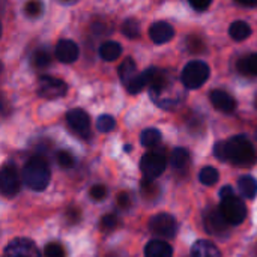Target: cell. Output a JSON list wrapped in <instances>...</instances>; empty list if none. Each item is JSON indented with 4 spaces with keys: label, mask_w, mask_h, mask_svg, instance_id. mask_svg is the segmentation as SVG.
I'll use <instances>...</instances> for the list:
<instances>
[{
    "label": "cell",
    "mask_w": 257,
    "mask_h": 257,
    "mask_svg": "<svg viewBox=\"0 0 257 257\" xmlns=\"http://www.w3.org/2000/svg\"><path fill=\"white\" fill-rule=\"evenodd\" d=\"M238 188L245 199H254L257 196V181L253 176H242L238 182Z\"/></svg>",
    "instance_id": "cell-20"
},
{
    "label": "cell",
    "mask_w": 257,
    "mask_h": 257,
    "mask_svg": "<svg viewBox=\"0 0 257 257\" xmlns=\"http://www.w3.org/2000/svg\"><path fill=\"white\" fill-rule=\"evenodd\" d=\"M158 185L154 182V179H143L142 182V194L146 199H155L158 196Z\"/></svg>",
    "instance_id": "cell-29"
},
{
    "label": "cell",
    "mask_w": 257,
    "mask_h": 257,
    "mask_svg": "<svg viewBox=\"0 0 257 257\" xmlns=\"http://www.w3.org/2000/svg\"><path fill=\"white\" fill-rule=\"evenodd\" d=\"M107 196V188L104 185H93L90 188V197L93 200H102Z\"/></svg>",
    "instance_id": "cell-35"
},
{
    "label": "cell",
    "mask_w": 257,
    "mask_h": 257,
    "mask_svg": "<svg viewBox=\"0 0 257 257\" xmlns=\"http://www.w3.org/2000/svg\"><path fill=\"white\" fill-rule=\"evenodd\" d=\"M209 99L212 105L223 113H233L236 110V101L224 90L215 89L209 93Z\"/></svg>",
    "instance_id": "cell-14"
},
{
    "label": "cell",
    "mask_w": 257,
    "mask_h": 257,
    "mask_svg": "<svg viewBox=\"0 0 257 257\" xmlns=\"http://www.w3.org/2000/svg\"><path fill=\"white\" fill-rule=\"evenodd\" d=\"M238 69L244 75H253L257 77V53L248 54L247 57H242L238 62Z\"/></svg>",
    "instance_id": "cell-23"
},
{
    "label": "cell",
    "mask_w": 257,
    "mask_h": 257,
    "mask_svg": "<svg viewBox=\"0 0 257 257\" xmlns=\"http://www.w3.org/2000/svg\"><path fill=\"white\" fill-rule=\"evenodd\" d=\"M145 256L146 257H173V250L172 247L160 239L151 241L146 248H145Z\"/></svg>",
    "instance_id": "cell-17"
},
{
    "label": "cell",
    "mask_w": 257,
    "mask_h": 257,
    "mask_svg": "<svg viewBox=\"0 0 257 257\" xmlns=\"http://www.w3.org/2000/svg\"><path fill=\"white\" fill-rule=\"evenodd\" d=\"M68 87L65 81L53 77H41L38 80V95L45 99H57L65 96Z\"/></svg>",
    "instance_id": "cell-9"
},
{
    "label": "cell",
    "mask_w": 257,
    "mask_h": 257,
    "mask_svg": "<svg viewBox=\"0 0 257 257\" xmlns=\"http://www.w3.org/2000/svg\"><path fill=\"white\" fill-rule=\"evenodd\" d=\"M78 45L71 39H62L56 45V57L62 63H72L78 59Z\"/></svg>",
    "instance_id": "cell-13"
},
{
    "label": "cell",
    "mask_w": 257,
    "mask_h": 257,
    "mask_svg": "<svg viewBox=\"0 0 257 257\" xmlns=\"http://www.w3.org/2000/svg\"><path fill=\"white\" fill-rule=\"evenodd\" d=\"M175 36V29L166 21H157L149 29V38L155 44H166Z\"/></svg>",
    "instance_id": "cell-15"
},
{
    "label": "cell",
    "mask_w": 257,
    "mask_h": 257,
    "mask_svg": "<svg viewBox=\"0 0 257 257\" xmlns=\"http://www.w3.org/2000/svg\"><path fill=\"white\" fill-rule=\"evenodd\" d=\"M0 36H2V24H0Z\"/></svg>",
    "instance_id": "cell-42"
},
{
    "label": "cell",
    "mask_w": 257,
    "mask_h": 257,
    "mask_svg": "<svg viewBox=\"0 0 257 257\" xmlns=\"http://www.w3.org/2000/svg\"><path fill=\"white\" fill-rule=\"evenodd\" d=\"M2 257H41L38 247L30 241L24 238L14 239L6 248Z\"/></svg>",
    "instance_id": "cell-11"
},
{
    "label": "cell",
    "mask_w": 257,
    "mask_h": 257,
    "mask_svg": "<svg viewBox=\"0 0 257 257\" xmlns=\"http://www.w3.org/2000/svg\"><path fill=\"white\" fill-rule=\"evenodd\" d=\"M68 217H69V221H71V223H75V221L78 220L80 214H78L77 209H69V211H68Z\"/></svg>",
    "instance_id": "cell-40"
},
{
    "label": "cell",
    "mask_w": 257,
    "mask_h": 257,
    "mask_svg": "<svg viewBox=\"0 0 257 257\" xmlns=\"http://www.w3.org/2000/svg\"><path fill=\"white\" fill-rule=\"evenodd\" d=\"M50 62H51V57H50V54L45 50L35 51V54L32 57V63L36 68H47L50 65Z\"/></svg>",
    "instance_id": "cell-30"
},
{
    "label": "cell",
    "mask_w": 257,
    "mask_h": 257,
    "mask_svg": "<svg viewBox=\"0 0 257 257\" xmlns=\"http://www.w3.org/2000/svg\"><path fill=\"white\" fill-rule=\"evenodd\" d=\"M229 35L235 41H244V39H247L251 35V27L245 21H235V23L230 24Z\"/></svg>",
    "instance_id": "cell-21"
},
{
    "label": "cell",
    "mask_w": 257,
    "mask_h": 257,
    "mask_svg": "<svg viewBox=\"0 0 257 257\" xmlns=\"http://www.w3.org/2000/svg\"><path fill=\"white\" fill-rule=\"evenodd\" d=\"M235 2L245 8H256L257 6V0H235Z\"/></svg>",
    "instance_id": "cell-39"
},
{
    "label": "cell",
    "mask_w": 257,
    "mask_h": 257,
    "mask_svg": "<svg viewBox=\"0 0 257 257\" xmlns=\"http://www.w3.org/2000/svg\"><path fill=\"white\" fill-rule=\"evenodd\" d=\"M137 74H139V72H137L136 62H134L131 57H126V59L120 63V66H119V77H120L122 83L126 86Z\"/></svg>",
    "instance_id": "cell-19"
},
{
    "label": "cell",
    "mask_w": 257,
    "mask_h": 257,
    "mask_svg": "<svg viewBox=\"0 0 257 257\" xmlns=\"http://www.w3.org/2000/svg\"><path fill=\"white\" fill-rule=\"evenodd\" d=\"M21 190V178L14 166L0 169V194L3 197H14Z\"/></svg>",
    "instance_id": "cell-6"
},
{
    "label": "cell",
    "mask_w": 257,
    "mask_h": 257,
    "mask_svg": "<svg viewBox=\"0 0 257 257\" xmlns=\"http://www.w3.org/2000/svg\"><path fill=\"white\" fill-rule=\"evenodd\" d=\"M114 126H116V120H114L113 116L102 114V116H99L98 120H96V128H98V131H101V133H110L111 130H114Z\"/></svg>",
    "instance_id": "cell-28"
},
{
    "label": "cell",
    "mask_w": 257,
    "mask_h": 257,
    "mask_svg": "<svg viewBox=\"0 0 257 257\" xmlns=\"http://www.w3.org/2000/svg\"><path fill=\"white\" fill-rule=\"evenodd\" d=\"M146 86H148L146 74H145V72H140V74H137V75L126 84V89H128L130 93H139V92H142Z\"/></svg>",
    "instance_id": "cell-26"
},
{
    "label": "cell",
    "mask_w": 257,
    "mask_h": 257,
    "mask_svg": "<svg viewBox=\"0 0 257 257\" xmlns=\"http://www.w3.org/2000/svg\"><path fill=\"white\" fill-rule=\"evenodd\" d=\"M218 178H220L218 170L214 169V167H211V166L203 167V169L200 170V173H199V181H200L203 185H208V187L215 185V184L218 182Z\"/></svg>",
    "instance_id": "cell-25"
},
{
    "label": "cell",
    "mask_w": 257,
    "mask_h": 257,
    "mask_svg": "<svg viewBox=\"0 0 257 257\" xmlns=\"http://www.w3.org/2000/svg\"><path fill=\"white\" fill-rule=\"evenodd\" d=\"M120 54H122V47L116 41H107L99 47V56L107 62H113L119 59Z\"/></svg>",
    "instance_id": "cell-18"
},
{
    "label": "cell",
    "mask_w": 257,
    "mask_h": 257,
    "mask_svg": "<svg viewBox=\"0 0 257 257\" xmlns=\"http://www.w3.org/2000/svg\"><path fill=\"white\" fill-rule=\"evenodd\" d=\"M170 163H172V166H173L175 170H185L188 167V163H190V154H188V151L184 149V148H176L172 152Z\"/></svg>",
    "instance_id": "cell-22"
},
{
    "label": "cell",
    "mask_w": 257,
    "mask_h": 257,
    "mask_svg": "<svg viewBox=\"0 0 257 257\" xmlns=\"http://www.w3.org/2000/svg\"><path fill=\"white\" fill-rule=\"evenodd\" d=\"M256 140H257V130H256Z\"/></svg>",
    "instance_id": "cell-44"
},
{
    "label": "cell",
    "mask_w": 257,
    "mask_h": 257,
    "mask_svg": "<svg viewBox=\"0 0 257 257\" xmlns=\"http://www.w3.org/2000/svg\"><path fill=\"white\" fill-rule=\"evenodd\" d=\"M211 3H212V0H190V5L199 12L206 11L211 6Z\"/></svg>",
    "instance_id": "cell-36"
},
{
    "label": "cell",
    "mask_w": 257,
    "mask_h": 257,
    "mask_svg": "<svg viewBox=\"0 0 257 257\" xmlns=\"http://www.w3.org/2000/svg\"><path fill=\"white\" fill-rule=\"evenodd\" d=\"M119 224V220L114 214H108V215H104L102 220H101V229L105 230V232H110L113 230L116 226Z\"/></svg>",
    "instance_id": "cell-33"
},
{
    "label": "cell",
    "mask_w": 257,
    "mask_h": 257,
    "mask_svg": "<svg viewBox=\"0 0 257 257\" xmlns=\"http://www.w3.org/2000/svg\"><path fill=\"white\" fill-rule=\"evenodd\" d=\"M226 148V161L239 166L250 167L257 161V152L251 142L245 136H235L224 142Z\"/></svg>",
    "instance_id": "cell-1"
},
{
    "label": "cell",
    "mask_w": 257,
    "mask_h": 257,
    "mask_svg": "<svg viewBox=\"0 0 257 257\" xmlns=\"http://www.w3.org/2000/svg\"><path fill=\"white\" fill-rule=\"evenodd\" d=\"M44 256L45 257H66V251H65V248H63V245H62V244H59V242H50V244L45 247Z\"/></svg>",
    "instance_id": "cell-32"
},
{
    "label": "cell",
    "mask_w": 257,
    "mask_h": 257,
    "mask_svg": "<svg viewBox=\"0 0 257 257\" xmlns=\"http://www.w3.org/2000/svg\"><path fill=\"white\" fill-rule=\"evenodd\" d=\"M203 224H205V229L209 235H214V236H221V235H226L229 232V223L227 220L224 218V215L221 214L220 208L218 209H208L205 214H203Z\"/></svg>",
    "instance_id": "cell-10"
},
{
    "label": "cell",
    "mask_w": 257,
    "mask_h": 257,
    "mask_svg": "<svg viewBox=\"0 0 257 257\" xmlns=\"http://www.w3.org/2000/svg\"><path fill=\"white\" fill-rule=\"evenodd\" d=\"M68 125L81 137H89L90 134V119L89 114L81 108H72L66 114Z\"/></svg>",
    "instance_id": "cell-12"
},
{
    "label": "cell",
    "mask_w": 257,
    "mask_h": 257,
    "mask_svg": "<svg viewBox=\"0 0 257 257\" xmlns=\"http://www.w3.org/2000/svg\"><path fill=\"white\" fill-rule=\"evenodd\" d=\"M117 203L120 208H128L131 205V199H130V194L128 193H120L117 196Z\"/></svg>",
    "instance_id": "cell-38"
},
{
    "label": "cell",
    "mask_w": 257,
    "mask_h": 257,
    "mask_svg": "<svg viewBox=\"0 0 257 257\" xmlns=\"http://www.w3.org/2000/svg\"><path fill=\"white\" fill-rule=\"evenodd\" d=\"M57 163L63 169H71L74 166V157L69 152H66V151H60L57 154Z\"/></svg>",
    "instance_id": "cell-34"
},
{
    "label": "cell",
    "mask_w": 257,
    "mask_h": 257,
    "mask_svg": "<svg viewBox=\"0 0 257 257\" xmlns=\"http://www.w3.org/2000/svg\"><path fill=\"white\" fill-rule=\"evenodd\" d=\"M42 9H44V6H42V3H41L39 0H30V2H27L26 6H24L26 15L30 17V18L39 17V15L42 14Z\"/></svg>",
    "instance_id": "cell-31"
},
{
    "label": "cell",
    "mask_w": 257,
    "mask_h": 257,
    "mask_svg": "<svg viewBox=\"0 0 257 257\" xmlns=\"http://www.w3.org/2000/svg\"><path fill=\"white\" fill-rule=\"evenodd\" d=\"M122 33L126 38H131V39L137 38L140 35V24H139V21L134 20V18H130V20L123 21V24H122Z\"/></svg>",
    "instance_id": "cell-27"
},
{
    "label": "cell",
    "mask_w": 257,
    "mask_h": 257,
    "mask_svg": "<svg viewBox=\"0 0 257 257\" xmlns=\"http://www.w3.org/2000/svg\"><path fill=\"white\" fill-rule=\"evenodd\" d=\"M149 229L154 235L163 238H173L178 233V223L170 214H157L149 220Z\"/></svg>",
    "instance_id": "cell-7"
},
{
    "label": "cell",
    "mask_w": 257,
    "mask_h": 257,
    "mask_svg": "<svg viewBox=\"0 0 257 257\" xmlns=\"http://www.w3.org/2000/svg\"><path fill=\"white\" fill-rule=\"evenodd\" d=\"M140 142L145 148H155L161 142V133L155 128H148L142 133Z\"/></svg>",
    "instance_id": "cell-24"
},
{
    "label": "cell",
    "mask_w": 257,
    "mask_h": 257,
    "mask_svg": "<svg viewBox=\"0 0 257 257\" xmlns=\"http://www.w3.org/2000/svg\"><path fill=\"white\" fill-rule=\"evenodd\" d=\"M256 107H257V99H256Z\"/></svg>",
    "instance_id": "cell-45"
},
{
    "label": "cell",
    "mask_w": 257,
    "mask_h": 257,
    "mask_svg": "<svg viewBox=\"0 0 257 257\" xmlns=\"http://www.w3.org/2000/svg\"><path fill=\"white\" fill-rule=\"evenodd\" d=\"M0 71H2V63H0Z\"/></svg>",
    "instance_id": "cell-43"
},
{
    "label": "cell",
    "mask_w": 257,
    "mask_h": 257,
    "mask_svg": "<svg viewBox=\"0 0 257 257\" xmlns=\"http://www.w3.org/2000/svg\"><path fill=\"white\" fill-rule=\"evenodd\" d=\"M107 257H117V256H116V254H108Z\"/></svg>",
    "instance_id": "cell-41"
},
{
    "label": "cell",
    "mask_w": 257,
    "mask_h": 257,
    "mask_svg": "<svg viewBox=\"0 0 257 257\" xmlns=\"http://www.w3.org/2000/svg\"><path fill=\"white\" fill-rule=\"evenodd\" d=\"M214 154L220 161H226V148H224V142H218L214 146Z\"/></svg>",
    "instance_id": "cell-37"
},
{
    "label": "cell",
    "mask_w": 257,
    "mask_h": 257,
    "mask_svg": "<svg viewBox=\"0 0 257 257\" xmlns=\"http://www.w3.org/2000/svg\"><path fill=\"white\" fill-rule=\"evenodd\" d=\"M166 157L160 152H148L140 161V170L145 179H157L166 170Z\"/></svg>",
    "instance_id": "cell-5"
},
{
    "label": "cell",
    "mask_w": 257,
    "mask_h": 257,
    "mask_svg": "<svg viewBox=\"0 0 257 257\" xmlns=\"http://www.w3.org/2000/svg\"><path fill=\"white\" fill-rule=\"evenodd\" d=\"M23 181L33 191H44L50 184V167L41 157L30 158L23 169Z\"/></svg>",
    "instance_id": "cell-2"
},
{
    "label": "cell",
    "mask_w": 257,
    "mask_h": 257,
    "mask_svg": "<svg viewBox=\"0 0 257 257\" xmlns=\"http://www.w3.org/2000/svg\"><path fill=\"white\" fill-rule=\"evenodd\" d=\"M211 69L202 60H191L187 63L181 74V81L187 89H199L209 78Z\"/></svg>",
    "instance_id": "cell-3"
},
{
    "label": "cell",
    "mask_w": 257,
    "mask_h": 257,
    "mask_svg": "<svg viewBox=\"0 0 257 257\" xmlns=\"http://www.w3.org/2000/svg\"><path fill=\"white\" fill-rule=\"evenodd\" d=\"M175 84H176V81H172L166 87L152 89L151 90V96H152V99L155 101L157 105H160L163 108H173V107H176L182 101L184 93L182 92H176Z\"/></svg>",
    "instance_id": "cell-8"
},
{
    "label": "cell",
    "mask_w": 257,
    "mask_h": 257,
    "mask_svg": "<svg viewBox=\"0 0 257 257\" xmlns=\"http://www.w3.org/2000/svg\"><path fill=\"white\" fill-rule=\"evenodd\" d=\"M191 257H221V253L211 241L200 239L193 245Z\"/></svg>",
    "instance_id": "cell-16"
},
{
    "label": "cell",
    "mask_w": 257,
    "mask_h": 257,
    "mask_svg": "<svg viewBox=\"0 0 257 257\" xmlns=\"http://www.w3.org/2000/svg\"><path fill=\"white\" fill-rule=\"evenodd\" d=\"M220 211L224 215V218L227 220V223L232 226H239L241 223H244V220L247 217L245 203L242 202V199L235 196V193H230V194L221 197Z\"/></svg>",
    "instance_id": "cell-4"
}]
</instances>
